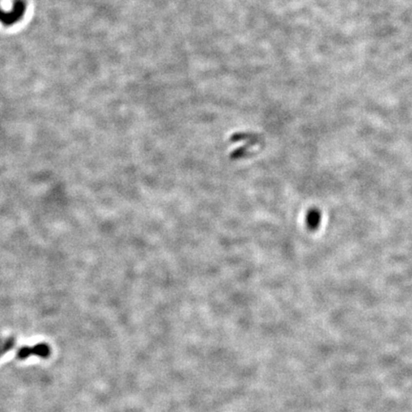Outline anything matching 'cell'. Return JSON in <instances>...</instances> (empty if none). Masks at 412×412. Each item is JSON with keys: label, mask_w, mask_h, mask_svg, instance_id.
Instances as JSON below:
<instances>
[{"label": "cell", "mask_w": 412, "mask_h": 412, "mask_svg": "<svg viewBox=\"0 0 412 412\" xmlns=\"http://www.w3.org/2000/svg\"><path fill=\"white\" fill-rule=\"evenodd\" d=\"M16 345V340L14 337H2L0 334V357L12 350Z\"/></svg>", "instance_id": "cell-3"}, {"label": "cell", "mask_w": 412, "mask_h": 412, "mask_svg": "<svg viewBox=\"0 0 412 412\" xmlns=\"http://www.w3.org/2000/svg\"><path fill=\"white\" fill-rule=\"evenodd\" d=\"M51 355V347L45 343H39L33 346H22L18 351V358L26 360L30 356H37L46 359Z\"/></svg>", "instance_id": "cell-2"}, {"label": "cell", "mask_w": 412, "mask_h": 412, "mask_svg": "<svg viewBox=\"0 0 412 412\" xmlns=\"http://www.w3.org/2000/svg\"><path fill=\"white\" fill-rule=\"evenodd\" d=\"M26 3L23 0H17L14 3L13 9L11 12L7 13L0 10V23L5 26H12L19 22L25 14Z\"/></svg>", "instance_id": "cell-1"}]
</instances>
